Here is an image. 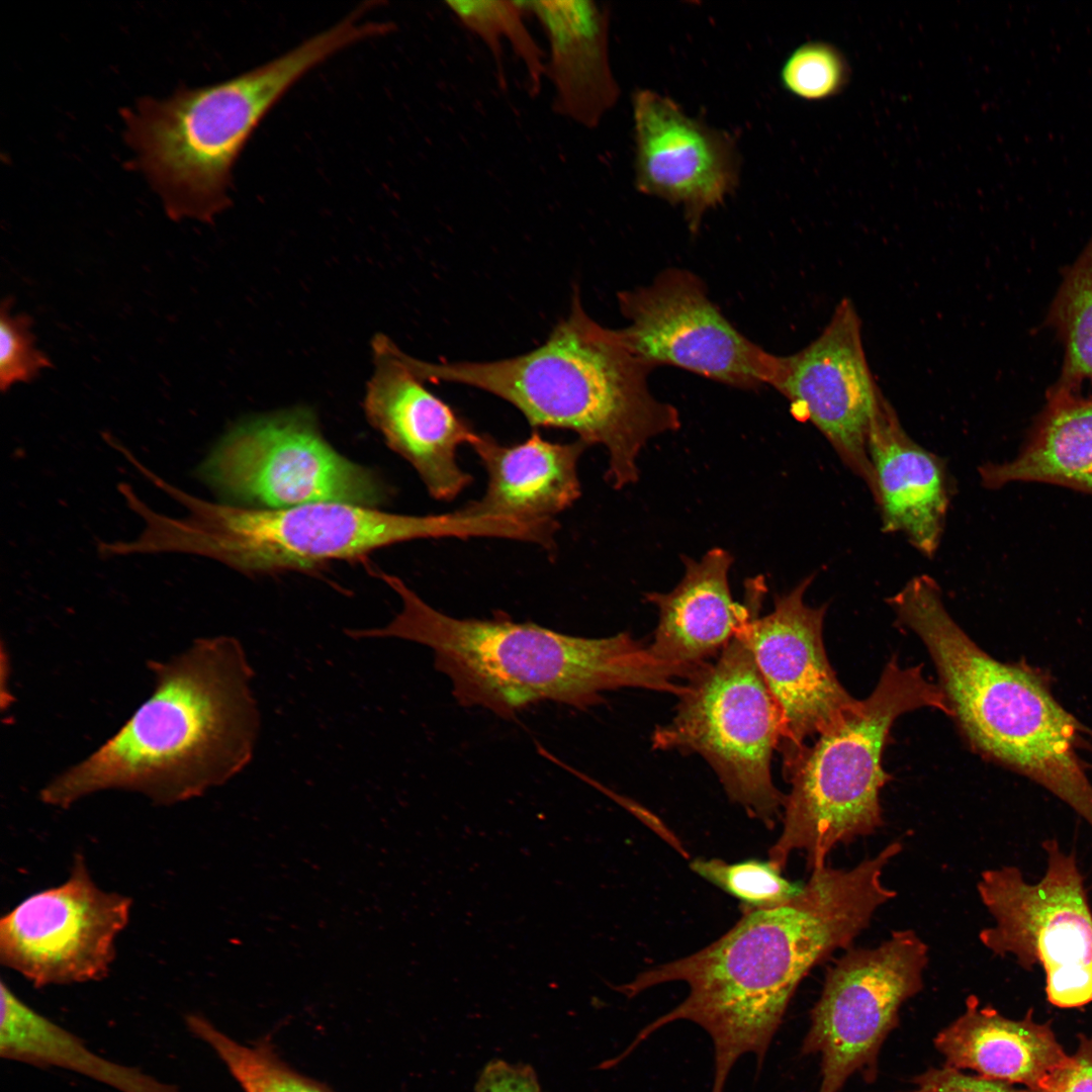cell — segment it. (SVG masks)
I'll return each mask as SVG.
<instances>
[{
	"instance_id": "obj_1",
	"label": "cell",
	"mask_w": 1092,
	"mask_h": 1092,
	"mask_svg": "<svg viewBox=\"0 0 1092 1092\" xmlns=\"http://www.w3.org/2000/svg\"><path fill=\"white\" fill-rule=\"evenodd\" d=\"M901 850L895 841L850 870L827 864L814 870L789 902L743 909L742 918L712 944L616 986L628 998L668 982L686 983L689 993L644 1026L615 1061L622 1062L663 1026L687 1020L712 1040L711 1092H724L730 1071L744 1055L753 1054L759 1070L803 978L837 949L850 946L875 912L896 897L882 875Z\"/></svg>"
},
{
	"instance_id": "obj_2",
	"label": "cell",
	"mask_w": 1092,
	"mask_h": 1092,
	"mask_svg": "<svg viewBox=\"0 0 1092 1092\" xmlns=\"http://www.w3.org/2000/svg\"><path fill=\"white\" fill-rule=\"evenodd\" d=\"M148 666L150 697L97 750L53 778L40 790L42 803L67 809L92 794L122 790L171 806L250 763L261 720L254 670L238 639L199 638Z\"/></svg>"
},
{
	"instance_id": "obj_3",
	"label": "cell",
	"mask_w": 1092,
	"mask_h": 1092,
	"mask_svg": "<svg viewBox=\"0 0 1092 1092\" xmlns=\"http://www.w3.org/2000/svg\"><path fill=\"white\" fill-rule=\"evenodd\" d=\"M379 577L395 592L401 610L384 627L349 630L354 639L398 638L430 647L434 664L463 707H480L511 719L550 701L578 710L600 704L604 693L639 688L679 696L677 675L656 662L628 632L604 638L563 634L503 613L492 619H458L434 609L399 577Z\"/></svg>"
},
{
	"instance_id": "obj_4",
	"label": "cell",
	"mask_w": 1092,
	"mask_h": 1092,
	"mask_svg": "<svg viewBox=\"0 0 1092 1092\" xmlns=\"http://www.w3.org/2000/svg\"><path fill=\"white\" fill-rule=\"evenodd\" d=\"M405 361L423 381L484 390L517 407L535 429L569 430L586 446H604L605 477L617 489L637 481V457L651 438L680 427L677 410L649 390L653 367L627 348L618 330L588 316L577 290L567 317L526 354L437 363L406 354Z\"/></svg>"
},
{
	"instance_id": "obj_5",
	"label": "cell",
	"mask_w": 1092,
	"mask_h": 1092,
	"mask_svg": "<svg viewBox=\"0 0 1092 1092\" xmlns=\"http://www.w3.org/2000/svg\"><path fill=\"white\" fill-rule=\"evenodd\" d=\"M377 24L357 8L285 54L229 80L142 98L123 111L133 163L173 220L211 222L232 203L233 171L273 106L308 72L339 52L375 38Z\"/></svg>"
},
{
	"instance_id": "obj_6",
	"label": "cell",
	"mask_w": 1092,
	"mask_h": 1092,
	"mask_svg": "<svg viewBox=\"0 0 1092 1092\" xmlns=\"http://www.w3.org/2000/svg\"><path fill=\"white\" fill-rule=\"evenodd\" d=\"M888 604L927 648L951 717L970 744L1046 789L1092 828V783L1077 753V721L1042 680L978 646L927 574L912 577Z\"/></svg>"
},
{
	"instance_id": "obj_7",
	"label": "cell",
	"mask_w": 1092,
	"mask_h": 1092,
	"mask_svg": "<svg viewBox=\"0 0 1092 1092\" xmlns=\"http://www.w3.org/2000/svg\"><path fill=\"white\" fill-rule=\"evenodd\" d=\"M141 474L182 505L187 514L166 516L131 494L126 506L141 518L144 528L135 539L119 542L122 556L185 553L216 560L244 573H268L308 570L415 539H465L491 533L487 519L461 510L408 516L344 503L253 509L192 495L147 466Z\"/></svg>"
},
{
	"instance_id": "obj_8",
	"label": "cell",
	"mask_w": 1092,
	"mask_h": 1092,
	"mask_svg": "<svg viewBox=\"0 0 1092 1092\" xmlns=\"http://www.w3.org/2000/svg\"><path fill=\"white\" fill-rule=\"evenodd\" d=\"M930 707L951 716L939 686L922 666L902 667L894 656L873 693L844 712L784 763L791 784L784 804L783 830L769 848L768 861L782 872L797 850L812 872L826 866L830 851L883 826L880 792L889 775L883 750L895 720Z\"/></svg>"
},
{
	"instance_id": "obj_9",
	"label": "cell",
	"mask_w": 1092,
	"mask_h": 1092,
	"mask_svg": "<svg viewBox=\"0 0 1092 1092\" xmlns=\"http://www.w3.org/2000/svg\"><path fill=\"white\" fill-rule=\"evenodd\" d=\"M687 679L672 719L655 728L652 746L701 755L730 801L771 828L786 800L771 777L783 719L741 628L714 662Z\"/></svg>"
},
{
	"instance_id": "obj_10",
	"label": "cell",
	"mask_w": 1092,
	"mask_h": 1092,
	"mask_svg": "<svg viewBox=\"0 0 1092 1092\" xmlns=\"http://www.w3.org/2000/svg\"><path fill=\"white\" fill-rule=\"evenodd\" d=\"M1042 846L1046 867L1036 882L1014 866L981 874L977 891L994 924L979 939L1026 970L1039 966L1051 1004L1081 1007L1092 1003V910L1075 854L1056 839Z\"/></svg>"
},
{
	"instance_id": "obj_11",
	"label": "cell",
	"mask_w": 1092,
	"mask_h": 1092,
	"mask_svg": "<svg viewBox=\"0 0 1092 1092\" xmlns=\"http://www.w3.org/2000/svg\"><path fill=\"white\" fill-rule=\"evenodd\" d=\"M197 475L223 498L261 509L317 503L375 508L389 493L370 469L338 453L303 408L237 425L200 463Z\"/></svg>"
},
{
	"instance_id": "obj_12",
	"label": "cell",
	"mask_w": 1092,
	"mask_h": 1092,
	"mask_svg": "<svg viewBox=\"0 0 1092 1092\" xmlns=\"http://www.w3.org/2000/svg\"><path fill=\"white\" fill-rule=\"evenodd\" d=\"M928 946L912 929L871 948L850 947L828 970L801 1049L821 1058L818 1092H838L856 1072L873 1081L879 1052L904 1002L923 988Z\"/></svg>"
},
{
	"instance_id": "obj_13",
	"label": "cell",
	"mask_w": 1092,
	"mask_h": 1092,
	"mask_svg": "<svg viewBox=\"0 0 1092 1092\" xmlns=\"http://www.w3.org/2000/svg\"><path fill=\"white\" fill-rule=\"evenodd\" d=\"M131 908L128 896L98 887L77 852L66 881L2 916L0 963L38 988L102 980Z\"/></svg>"
},
{
	"instance_id": "obj_14",
	"label": "cell",
	"mask_w": 1092,
	"mask_h": 1092,
	"mask_svg": "<svg viewBox=\"0 0 1092 1092\" xmlns=\"http://www.w3.org/2000/svg\"><path fill=\"white\" fill-rule=\"evenodd\" d=\"M629 325L618 330L639 359L675 366L741 389L775 388L782 356L743 336L690 271L671 268L643 287L618 294Z\"/></svg>"
},
{
	"instance_id": "obj_15",
	"label": "cell",
	"mask_w": 1092,
	"mask_h": 1092,
	"mask_svg": "<svg viewBox=\"0 0 1092 1092\" xmlns=\"http://www.w3.org/2000/svg\"><path fill=\"white\" fill-rule=\"evenodd\" d=\"M814 576L775 596L774 610L762 617L764 581L757 577L746 583L749 614L741 630L782 715L784 763L857 702L839 682L825 651L826 605L815 608L804 601Z\"/></svg>"
},
{
	"instance_id": "obj_16",
	"label": "cell",
	"mask_w": 1092,
	"mask_h": 1092,
	"mask_svg": "<svg viewBox=\"0 0 1092 1092\" xmlns=\"http://www.w3.org/2000/svg\"><path fill=\"white\" fill-rule=\"evenodd\" d=\"M775 389L790 401L796 418L822 433L872 493L868 441L885 396L869 366L861 321L851 299L838 302L828 325L807 347L782 356Z\"/></svg>"
},
{
	"instance_id": "obj_17",
	"label": "cell",
	"mask_w": 1092,
	"mask_h": 1092,
	"mask_svg": "<svg viewBox=\"0 0 1092 1092\" xmlns=\"http://www.w3.org/2000/svg\"><path fill=\"white\" fill-rule=\"evenodd\" d=\"M632 117L635 188L680 206L696 233L706 212L739 184L741 162L734 138L647 88L633 92Z\"/></svg>"
},
{
	"instance_id": "obj_18",
	"label": "cell",
	"mask_w": 1092,
	"mask_h": 1092,
	"mask_svg": "<svg viewBox=\"0 0 1092 1092\" xmlns=\"http://www.w3.org/2000/svg\"><path fill=\"white\" fill-rule=\"evenodd\" d=\"M372 352L375 369L363 402L368 422L415 468L430 495L454 499L472 482L458 465L457 449L477 433L424 386L387 336L373 338Z\"/></svg>"
},
{
	"instance_id": "obj_19",
	"label": "cell",
	"mask_w": 1092,
	"mask_h": 1092,
	"mask_svg": "<svg viewBox=\"0 0 1092 1092\" xmlns=\"http://www.w3.org/2000/svg\"><path fill=\"white\" fill-rule=\"evenodd\" d=\"M868 452L883 532L901 534L922 555L933 557L951 495L945 462L906 433L886 397L872 424Z\"/></svg>"
},
{
	"instance_id": "obj_20",
	"label": "cell",
	"mask_w": 1092,
	"mask_h": 1092,
	"mask_svg": "<svg viewBox=\"0 0 1092 1092\" xmlns=\"http://www.w3.org/2000/svg\"><path fill=\"white\" fill-rule=\"evenodd\" d=\"M685 575L669 593H646L645 600L658 610L651 657L679 678L720 653L738 633L749 606L733 601L729 586L732 555L713 548L699 561L682 557Z\"/></svg>"
},
{
	"instance_id": "obj_21",
	"label": "cell",
	"mask_w": 1092,
	"mask_h": 1092,
	"mask_svg": "<svg viewBox=\"0 0 1092 1092\" xmlns=\"http://www.w3.org/2000/svg\"><path fill=\"white\" fill-rule=\"evenodd\" d=\"M548 42L545 74L557 114L586 128L599 125L620 88L609 55L610 10L593 0L522 1Z\"/></svg>"
},
{
	"instance_id": "obj_22",
	"label": "cell",
	"mask_w": 1092,
	"mask_h": 1092,
	"mask_svg": "<svg viewBox=\"0 0 1092 1092\" xmlns=\"http://www.w3.org/2000/svg\"><path fill=\"white\" fill-rule=\"evenodd\" d=\"M487 473L483 495L461 510L469 515L524 522L552 520L580 496L579 457L586 445L556 443L534 432L521 443L503 445L478 434L470 444Z\"/></svg>"
},
{
	"instance_id": "obj_23",
	"label": "cell",
	"mask_w": 1092,
	"mask_h": 1092,
	"mask_svg": "<svg viewBox=\"0 0 1092 1092\" xmlns=\"http://www.w3.org/2000/svg\"><path fill=\"white\" fill-rule=\"evenodd\" d=\"M934 1045L947 1067L1034 1091L1069 1056L1050 1023L1035 1022L1031 1010L1013 1020L990 1006L981 1007L973 995L966 1011L937 1033Z\"/></svg>"
},
{
	"instance_id": "obj_24",
	"label": "cell",
	"mask_w": 1092,
	"mask_h": 1092,
	"mask_svg": "<svg viewBox=\"0 0 1092 1092\" xmlns=\"http://www.w3.org/2000/svg\"><path fill=\"white\" fill-rule=\"evenodd\" d=\"M979 473L992 489L1042 482L1092 494V397L1052 386L1017 456L986 463Z\"/></svg>"
},
{
	"instance_id": "obj_25",
	"label": "cell",
	"mask_w": 1092,
	"mask_h": 1092,
	"mask_svg": "<svg viewBox=\"0 0 1092 1092\" xmlns=\"http://www.w3.org/2000/svg\"><path fill=\"white\" fill-rule=\"evenodd\" d=\"M0 1052L8 1059L82 1072L124 1092H177L93 1055L77 1037L38 1014L13 993L1 1002Z\"/></svg>"
},
{
	"instance_id": "obj_26",
	"label": "cell",
	"mask_w": 1092,
	"mask_h": 1092,
	"mask_svg": "<svg viewBox=\"0 0 1092 1092\" xmlns=\"http://www.w3.org/2000/svg\"><path fill=\"white\" fill-rule=\"evenodd\" d=\"M1046 324L1064 346L1061 374L1053 387L1079 390L1083 381L1092 382V235L1066 268Z\"/></svg>"
},
{
	"instance_id": "obj_27",
	"label": "cell",
	"mask_w": 1092,
	"mask_h": 1092,
	"mask_svg": "<svg viewBox=\"0 0 1092 1092\" xmlns=\"http://www.w3.org/2000/svg\"><path fill=\"white\" fill-rule=\"evenodd\" d=\"M186 1022L224 1063L243 1092H333L289 1066L268 1041L241 1043L198 1015L187 1016Z\"/></svg>"
},
{
	"instance_id": "obj_28",
	"label": "cell",
	"mask_w": 1092,
	"mask_h": 1092,
	"mask_svg": "<svg viewBox=\"0 0 1092 1092\" xmlns=\"http://www.w3.org/2000/svg\"><path fill=\"white\" fill-rule=\"evenodd\" d=\"M445 4L462 25L486 46L494 58L502 81L505 38L524 65L532 93L540 90L546 57L526 25V9L522 1L451 0Z\"/></svg>"
},
{
	"instance_id": "obj_29",
	"label": "cell",
	"mask_w": 1092,
	"mask_h": 1092,
	"mask_svg": "<svg viewBox=\"0 0 1092 1092\" xmlns=\"http://www.w3.org/2000/svg\"><path fill=\"white\" fill-rule=\"evenodd\" d=\"M699 876L742 901L743 909H766L796 897L804 883H792L769 861L748 859L728 863L718 858H696L690 863Z\"/></svg>"
},
{
	"instance_id": "obj_30",
	"label": "cell",
	"mask_w": 1092,
	"mask_h": 1092,
	"mask_svg": "<svg viewBox=\"0 0 1092 1092\" xmlns=\"http://www.w3.org/2000/svg\"><path fill=\"white\" fill-rule=\"evenodd\" d=\"M849 68L841 52L824 41H807L796 48L780 70L783 88L793 96L820 101L833 97L848 81Z\"/></svg>"
},
{
	"instance_id": "obj_31",
	"label": "cell",
	"mask_w": 1092,
	"mask_h": 1092,
	"mask_svg": "<svg viewBox=\"0 0 1092 1092\" xmlns=\"http://www.w3.org/2000/svg\"><path fill=\"white\" fill-rule=\"evenodd\" d=\"M13 299L6 297L0 311V388L8 391L14 384L28 383L43 369L53 367L51 359L36 346L32 318L26 313H12Z\"/></svg>"
},
{
	"instance_id": "obj_32",
	"label": "cell",
	"mask_w": 1092,
	"mask_h": 1092,
	"mask_svg": "<svg viewBox=\"0 0 1092 1092\" xmlns=\"http://www.w3.org/2000/svg\"><path fill=\"white\" fill-rule=\"evenodd\" d=\"M914 1083L915 1088L909 1092H1037L1003 1081L967 1075L947 1066L928 1069L917 1076Z\"/></svg>"
},
{
	"instance_id": "obj_33",
	"label": "cell",
	"mask_w": 1092,
	"mask_h": 1092,
	"mask_svg": "<svg viewBox=\"0 0 1092 1092\" xmlns=\"http://www.w3.org/2000/svg\"><path fill=\"white\" fill-rule=\"evenodd\" d=\"M1037 1092H1092V1033L1079 1035L1076 1052L1045 1078Z\"/></svg>"
},
{
	"instance_id": "obj_34",
	"label": "cell",
	"mask_w": 1092,
	"mask_h": 1092,
	"mask_svg": "<svg viewBox=\"0 0 1092 1092\" xmlns=\"http://www.w3.org/2000/svg\"><path fill=\"white\" fill-rule=\"evenodd\" d=\"M475 1092H542L534 1071L504 1061L489 1063L480 1075Z\"/></svg>"
}]
</instances>
